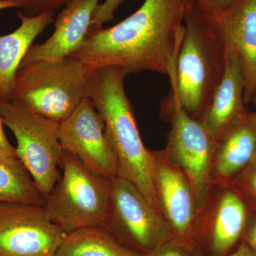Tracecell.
Instances as JSON below:
<instances>
[{"label":"cell","mask_w":256,"mask_h":256,"mask_svg":"<svg viewBox=\"0 0 256 256\" xmlns=\"http://www.w3.org/2000/svg\"><path fill=\"white\" fill-rule=\"evenodd\" d=\"M160 107L162 118L171 124L164 150L191 184L198 210L210 188L216 143L200 120L194 118L183 108L171 89Z\"/></svg>","instance_id":"8"},{"label":"cell","mask_w":256,"mask_h":256,"mask_svg":"<svg viewBox=\"0 0 256 256\" xmlns=\"http://www.w3.org/2000/svg\"><path fill=\"white\" fill-rule=\"evenodd\" d=\"M195 4L210 16H220L228 10L236 0H194Z\"/></svg>","instance_id":"24"},{"label":"cell","mask_w":256,"mask_h":256,"mask_svg":"<svg viewBox=\"0 0 256 256\" xmlns=\"http://www.w3.org/2000/svg\"><path fill=\"white\" fill-rule=\"evenodd\" d=\"M242 238L244 242L256 254V214L249 217Z\"/></svg>","instance_id":"26"},{"label":"cell","mask_w":256,"mask_h":256,"mask_svg":"<svg viewBox=\"0 0 256 256\" xmlns=\"http://www.w3.org/2000/svg\"><path fill=\"white\" fill-rule=\"evenodd\" d=\"M126 76L122 68L114 66L92 70L88 98L105 124L117 159V176L134 184L161 214L153 184L152 152L146 149L141 139L132 104L124 90Z\"/></svg>","instance_id":"2"},{"label":"cell","mask_w":256,"mask_h":256,"mask_svg":"<svg viewBox=\"0 0 256 256\" xmlns=\"http://www.w3.org/2000/svg\"><path fill=\"white\" fill-rule=\"evenodd\" d=\"M60 168L62 176L45 202L50 220L66 234L104 226L110 207L111 180L92 172L65 151Z\"/></svg>","instance_id":"5"},{"label":"cell","mask_w":256,"mask_h":256,"mask_svg":"<svg viewBox=\"0 0 256 256\" xmlns=\"http://www.w3.org/2000/svg\"><path fill=\"white\" fill-rule=\"evenodd\" d=\"M2 120L0 116V163H6L18 160L16 149L10 143L5 134Z\"/></svg>","instance_id":"25"},{"label":"cell","mask_w":256,"mask_h":256,"mask_svg":"<svg viewBox=\"0 0 256 256\" xmlns=\"http://www.w3.org/2000/svg\"><path fill=\"white\" fill-rule=\"evenodd\" d=\"M22 2L20 0H5L0 1V11L12 9V8H20L22 9Z\"/></svg>","instance_id":"28"},{"label":"cell","mask_w":256,"mask_h":256,"mask_svg":"<svg viewBox=\"0 0 256 256\" xmlns=\"http://www.w3.org/2000/svg\"><path fill=\"white\" fill-rule=\"evenodd\" d=\"M46 198L20 160L0 163V204L24 203L44 206Z\"/></svg>","instance_id":"19"},{"label":"cell","mask_w":256,"mask_h":256,"mask_svg":"<svg viewBox=\"0 0 256 256\" xmlns=\"http://www.w3.org/2000/svg\"><path fill=\"white\" fill-rule=\"evenodd\" d=\"M254 105H255V107H256V112H255V114H256V96H254Z\"/></svg>","instance_id":"29"},{"label":"cell","mask_w":256,"mask_h":256,"mask_svg":"<svg viewBox=\"0 0 256 256\" xmlns=\"http://www.w3.org/2000/svg\"><path fill=\"white\" fill-rule=\"evenodd\" d=\"M184 26L170 85L183 108L200 120L223 78L227 52L213 18L196 4L185 18Z\"/></svg>","instance_id":"3"},{"label":"cell","mask_w":256,"mask_h":256,"mask_svg":"<svg viewBox=\"0 0 256 256\" xmlns=\"http://www.w3.org/2000/svg\"><path fill=\"white\" fill-rule=\"evenodd\" d=\"M198 254V256H204L198 254ZM224 256H256V254L242 240V244L237 248L236 250Z\"/></svg>","instance_id":"27"},{"label":"cell","mask_w":256,"mask_h":256,"mask_svg":"<svg viewBox=\"0 0 256 256\" xmlns=\"http://www.w3.org/2000/svg\"><path fill=\"white\" fill-rule=\"evenodd\" d=\"M66 234L44 206L0 204V256H54Z\"/></svg>","instance_id":"10"},{"label":"cell","mask_w":256,"mask_h":256,"mask_svg":"<svg viewBox=\"0 0 256 256\" xmlns=\"http://www.w3.org/2000/svg\"><path fill=\"white\" fill-rule=\"evenodd\" d=\"M54 12L28 16L18 12L20 25L0 36V102L12 100L15 76L22 62L38 35L54 22Z\"/></svg>","instance_id":"17"},{"label":"cell","mask_w":256,"mask_h":256,"mask_svg":"<svg viewBox=\"0 0 256 256\" xmlns=\"http://www.w3.org/2000/svg\"><path fill=\"white\" fill-rule=\"evenodd\" d=\"M256 156V116L246 112L216 144L210 186L230 184Z\"/></svg>","instance_id":"16"},{"label":"cell","mask_w":256,"mask_h":256,"mask_svg":"<svg viewBox=\"0 0 256 256\" xmlns=\"http://www.w3.org/2000/svg\"><path fill=\"white\" fill-rule=\"evenodd\" d=\"M223 38L227 53L242 64L245 102L256 96V0H236L220 16H210Z\"/></svg>","instance_id":"13"},{"label":"cell","mask_w":256,"mask_h":256,"mask_svg":"<svg viewBox=\"0 0 256 256\" xmlns=\"http://www.w3.org/2000/svg\"><path fill=\"white\" fill-rule=\"evenodd\" d=\"M230 184L239 192L244 200L254 204L256 208V156L252 162Z\"/></svg>","instance_id":"20"},{"label":"cell","mask_w":256,"mask_h":256,"mask_svg":"<svg viewBox=\"0 0 256 256\" xmlns=\"http://www.w3.org/2000/svg\"><path fill=\"white\" fill-rule=\"evenodd\" d=\"M111 182L110 207L102 228L114 240L144 256L174 238L164 217L134 184L120 176Z\"/></svg>","instance_id":"7"},{"label":"cell","mask_w":256,"mask_h":256,"mask_svg":"<svg viewBox=\"0 0 256 256\" xmlns=\"http://www.w3.org/2000/svg\"><path fill=\"white\" fill-rule=\"evenodd\" d=\"M54 256H143L114 240L102 227L67 234Z\"/></svg>","instance_id":"18"},{"label":"cell","mask_w":256,"mask_h":256,"mask_svg":"<svg viewBox=\"0 0 256 256\" xmlns=\"http://www.w3.org/2000/svg\"><path fill=\"white\" fill-rule=\"evenodd\" d=\"M92 70L74 57L20 66L12 100L60 124L88 97Z\"/></svg>","instance_id":"4"},{"label":"cell","mask_w":256,"mask_h":256,"mask_svg":"<svg viewBox=\"0 0 256 256\" xmlns=\"http://www.w3.org/2000/svg\"><path fill=\"white\" fill-rule=\"evenodd\" d=\"M144 256H198V254L176 239L172 238Z\"/></svg>","instance_id":"23"},{"label":"cell","mask_w":256,"mask_h":256,"mask_svg":"<svg viewBox=\"0 0 256 256\" xmlns=\"http://www.w3.org/2000/svg\"><path fill=\"white\" fill-rule=\"evenodd\" d=\"M0 1H5V0H0Z\"/></svg>","instance_id":"30"},{"label":"cell","mask_w":256,"mask_h":256,"mask_svg":"<svg viewBox=\"0 0 256 256\" xmlns=\"http://www.w3.org/2000/svg\"><path fill=\"white\" fill-rule=\"evenodd\" d=\"M101 0H72L58 14L53 34L33 44L21 65L41 60H62L73 54L88 35L92 14Z\"/></svg>","instance_id":"14"},{"label":"cell","mask_w":256,"mask_h":256,"mask_svg":"<svg viewBox=\"0 0 256 256\" xmlns=\"http://www.w3.org/2000/svg\"><path fill=\"white\" fill-rule=\"evenodd\" d=\"M152 152L153 184L160 212L174 239L191 248L198 212L194 192L186 175L170 160L164 150Z\"/></svg>","instance_id":"12"},{"label":"cell","mask_w":256,"mask_h":256,"mask_svg":"<svg viewBox=\"0 0 256 256\" xmlns=\"http://www.w3.org/2000/svg\"><path fill=\"white\" fill-rule=\"evenodd\" d=\"M124 1L126 0H104L99 4L92 14L88 34L100 30L106 23L112 21L114 12Z\"/></svg>","instance_id":"21"},{"label":"cell","mask_w":256,"mask_h":256,"mask_svg":"<svg viewBox=\"0 0 256 256\" xmlns=\"http://www.w3.org/2000/svg\"><path fill=\"white\" fill-rule=\"evenodd\" d=\"M72 0H20L22 12L28 16H34L46 12H55L66 6Z\"/></svg>","instance_id":"22"},{"label":"cell","mask_w":256,"mask_h":256,"mask_svg":"<svg viewBox=\"0 0 256 256\" xmlns=\"http://www.w3.org/2000/svg\"><path fill=\"white\" fill-rule=\"evenodd\" d=\"M58 137L64 151L78 158L92 172L110 180L118 176L117 159L105 124L88 97L60 124Z\"/></svg>","instance_id":"11"},{"label":"cell","mask_w":256,"mask_h":256,"mask_svg":"<svg viewBox=\"0 0 256 256\" xmlns=\"http://www.w3.org/2000/svg\"><path fill=\"white\" fill-rule=\"evenodd\" d=\"M248 214L244 197L230 184H212L194 224L191 248L204 256H224L244 235Z\"/></svg>","instance_id":"9"},{"label":"cell","mask_w":256,"mask_h":256,"mask_svg":"<svg viewBox=\"0 0 256 256\" xmlns=\"http://www.w3.org/2000/svg\"><path fill=\"white\" fill-rule=\"evenodd\" d=\"M194 0H144L126 20L89 34L72 56L90 70L120 67L126 75L146 70L174 77Z\"/></svg>","instance_id":"1"},{"label":"cell","mask_w":256,"mask_h":256,"mask_svg":"<svg viewBox=\"0 0 256 256\" xmlns=\"http://www.w3.org/2000/svg\"><path fill=\"white\" fill-rule=\"evenodd\" d=\"M0 116L16 138L18 159L46 198L60 178L64 150L60 124L14 100L0 102Z\"/></svg>","instance_id":"6"},{"label":"cell","mask_w":256,"mask_h":256,"mask_svg":"<svg viewBox=\"0 0 256 256\" xmlns=\"http://www.w3.org/2000/svg\"><path fill=\"white\" fill-rule=\"evenodd\" d=\"M245 78L238 57L227 53L223 78L200 120L216 144L246 114L244 107Z\"/></svg>","instance_id":"15"}]
</instances>
